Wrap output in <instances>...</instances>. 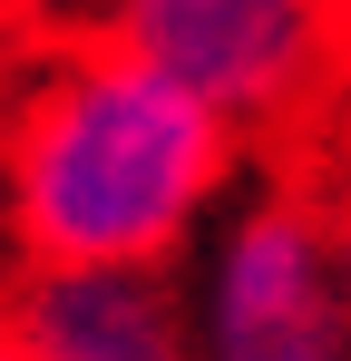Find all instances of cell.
I'll use <instances>...</instances> for the list:
<instances>
[{
  "instance_id": "obj_7",
  "label": "cell",
  "mask_w": 351,
  "mask_h": 361,
  "mask_svg": "<svg viewBox=\"0 0 351 361\" xmlns=\"http://www.w3.org/2000/svg\"><path fill=\"white\" fill-rule=\"evenodd\" d=\"M0 361H20V352H10V342H0Z\"/></svg>"
},
{
  "instance_id": "obj_8",
  "label": "cell",
  "mask_w": 351,
  "mask_h": 361,
  "mask_svg": "<svg viewBox=\"0 0 351 361\" xmlns=\"http://www.w3.org/2000/svg\"><path fill=\"white\" fill-rule=\"evenodd\" d=\"M332 10H351V0H332Z\"/></svg>"
},
{
  "instance_id": "obj_3",
  "label": "cell",
  "mask_w": 351,
  "mask_h": 361,
  "mask_svg": "<svg viewBox=\"0 0 351 361\" xmlns=\"http://www.w3.org/2000/svg\"><path fill=\"white\" fill-rule=\"evenodd\" d=\"M30 30H88L205 88L254 147L312 157L342 108V10L332 0H20Z\"/></svg>"
},
{
  "instance_id": "obj_4",
  "label": "cell",
  "mask_w": 351,
  "mask_h": 361,
  "mask_svg": "<svg viewBox=\"0 0 351 361\" xmlns=\"http://www.w3.org/2000/svg\"><path fill=\"white\" fill-rule=\"evenodd\" d=\"M20 361H205L176 264H30L0 302Z\"/></svg>"
},
{
  "instance_id": "obj_2",
  "label": "cell",
  "mask_w": 351,
  "mask_h": 361,
  "mask_svg": "<svg viewBox=\"0 0 351 361\" xmlns=\"http://www.w3.org/2000/svg\"><path fill=\"white\" fill-rule=\"evenodd\" d=\"M205 361H351V274L332 195L302 157L244 166L205 235L176 254Z\"/></svg>"
},
{
  "instance_id": "obj_6",
  "label": "cell",
  "mask_w": 351,
  "mask_h": 361,
  "mask_svg": "<svg viewBox=\"0 0 351 361\" xmlns=\"http://www.w3.org/2000/svg\"><path fill=\"white\" fill-rule=\"evenodd\" d=\"M30 59V20H20V0H0V108H10V78Z\"/></svg>"
},
{
  "instance_id": "obj_1",
  "label": "cell",
  "mask_w": 351,
  "mask_h": 361,
  "mask_svg": "<svg viewBox=\"0 0 351 361\" xmlns=\"http://www.w3.org/2000/svg\"><path fill=\"white\" fill-rule=\"evenodd\" d=\"M254 166V137L88 30H30L0 108V235L30 264H176Z\"/></svg>"
},
{
  "instance_id": "obj_5",
  "label": "cell",
  "mask_w": 351,
  "mask_h": 361,
  "mask_svg": "<svg viewBox=\"0 0 351 361\" xmlns=\"http://www.w3.org/2000/svg\"><path fill=\"white\" fill-rule=\"evenodd\" d=\"M302 166H322V195H332V235H342V274H351V147H342V137H322Z\"/></svg>"
}]
</instances>
